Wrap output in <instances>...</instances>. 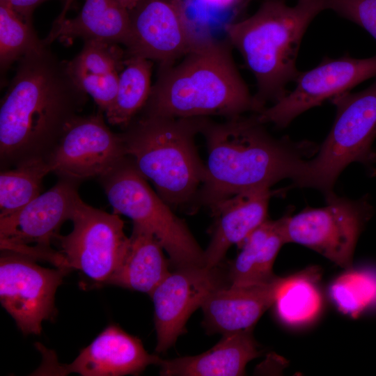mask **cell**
I'll use <instances>...</instances> for the list:
<instances>
[{"mask_svg": "<svg viewBox=\"0 0 376 376\" xmlns=\"http://www.w3.org/2000/svg\"><path fill=\"white\" fill-rule=\"evenodd\" d=\"M285 244L282 219L266 220L240 245L241 251L228 267L230 285H249L274 279L277 276L273 265Z\"/></svg>", "mask_w": 376, "mask_h": 376, "instance_id": "cell-23", "label": "cell"}, {"mask_svg": "<svg viewBox=\"0 0 376 376\" xmlns=\"http://www.w3.org/2000/svg\"><path fill=\"white\" fill-rule=\"evenodd\" d=\"M164 251L151 232L133 224L125 253L109 284L150 295L170 272Z\"/></svg>", "mask_w": 376, "mask_h": 376, "instance_id": "cell-22", "label": "cell"}, {"mask_svg": "<svg viewBox=\"0 0 376 376\" xmlns=\"http://www.w3.org/2000/svg\"><path fill=\"white\" fill-rule=\"evenodd\" d=\"M221 265L175 269L151 292L157 352H165L175 345L185 331L191 315L201 307L210 294L230 285L228 267Z\"/></svg>", "mask_w": 376, "mask_h": 376, "instance_id": "cell-15", "label": "cell"}, {"mask_svg": "<svg viewBox=\"0 0 376 376\" xmlns=\"http://www.w3.org/2000/svg\"><path fill=\"white\" fill-rule=\"evenodd\" d=\"M47 1L49 0H0V3L10 6L25 21L31 24L33 10ZM63 1L64 3L65 0Z\"/></svg>", "mask_w": 376, "mask_h": 376, "instance_id": "cell-30", "label": "cell"}, {"mask_svg": "<svg viewBox=\"0 0 376 376\" xmlns=\"http://www.w3.org/2000/svg\"><path fill=\"white\" fill-rule=\"evenodd\" d=\"M256 114L226 118H205L201 134L205 139L207 160L197 205L212 210L239 193L269 188L285 178L299 185L311 144L272 136Z\"/></svg>", "mask_w": 376, "mask_h": 376, "instance_id": "cell-2", "label": "cell"}, {"mask_svg": "<svg viewBox=\"0 0 376 376\" xmlns=\"http://www.w3.org/2000/svg\"><path fill=\"white\" fill-rule=\"evenodd\" d=\"M130 14L125 56L171 65L190 52L201 36L191 25L183 0H141Z\"/></svg>", "mask_w": 376, "mask_h": 376, "instance_id": "cell-12", "label": "cell"}, {"mask_svg": "<svg viewBox=\"0 0 376 376\" xmlns=\"http://www.w3.org/2000/svg\"><path fill=\"white\" fill-rule=\"evenodd\" d=\"M325 9V0H297L292 6L283 0H265L251 16L226 25L228 42L256 79L259 111L287 93L299 72L296 61L304 35Z\"/></svg>", "mask_w": 376, "mask_h": 376, "instance_id": "cell-4", "label": "cell"}, {"mask_svg": "<svg viewBox=\"0 0 376 376\" xmlns=\"http://www.w3.org/2000/svg\"><path fill=\"white\" fill-rule=\"evenodd\" d=\"M326 9L357 24L376 40V0H325Z\"/></svg>", "mask_w": 376, "mask_h": 376, "instance_id": "cell-29", "label": "cell"}, {"mask_svg": "<svg viewBox=\"0 0 376 376\" xmlns=\"http://www.w3.org/2000/svg\"><path fill=\"white\" fill-rule=\"evenodd\" d=\"M336 108L333 126L318 155L307 160L299 187H313L327 196L343 169L360 162L373 171L376 152V77L366 89L331 100Z\"/></svg>", "mask_w": 376, "mask_h": 376, "instance_id": "cell-7", "label": "cell"}, {"mask_svg": "<svg viewBox=\"0 0 376 376\" xmlns=\"http://www.w3.org/2000/svg\"><path fill=\"white\" fill-rule=\"evenodd\" d=\"M316 270H305L284 277L274 304L280 319L297 324L311 320L318 313L321 298L315 281Z\"/></svg>", "mask_w": 376, "mask_h": 376, "instance_id": "cell-26", "label": "cell"}, {"mask_svg": "<svg viewBox=\"0 0 376 376\" xmlns=\"http://www.w3.org/2000/svg\"><path fill=\"white\" fill-rule=\"evenodd\" d=\"M76 0H65L63 3V9L58 17L55 20L54 24H58L61 23L65 18L68 11L70 9L71 6Z\"/></svg>", "mask_w": 376, "mask_h": 376, "instance_id": "cell-32", "label": "cell"}, {"mask_svg": "<svg viewBox=\"0 0 376 376\" xmlns=\"http://www.w3.org/2000/svg\"><path fill=\"white\" fill-rule=\"evenodd\" d=\"M79 182L59 178L56 184L18 211L0 217L1 250L42 260L64 269L58 250L52 247L59 230L71 220L81 198Z\"/></svg>", "mask_w": 376, "mask_h": 376, "instance_id": "cell-8", "label": "cell"}, {"mask_svg": "<svg viewBox=\"0 0 376 376\" xmlns=\"http://www.w3.org/2000/svg\"><path fill=\"white\" fill-rule=\"evenodd\" d=\"M141 0H120L123 5L129 10H132Z\"/></svg>", "mask_w": 376, "mask_h": 376, "instance_id": "cell-33", "label": "cell"}, {"mask_svg": "<svg viewBox=\"0 0 376 376\" xmlns=\"http://www.w3.org/2000/svg\"><path fill=\"white\" fill-rule=\"evenodd\" d=\"M152 61L130 57L119 75L118 91L111 108L105 113L111 125L125 128L146 105L150 94Z\"/></svg>", "mask_w": 376, "mask_h": 376, "instance_id": "cell-24", "label": "cell"}, {"mask_svg": "<svg viewBox=\"0 0 376 376\" xmlns=\"http://www.w3.org/2000/svg\"><path fill=\"white\" fill-rule=\"evenodd\" d=\"M284 277L244 286L228 285L210 294L201 306L203 324L210 333L226 334L253 328L274 304Z\"/></svg>", "mask_w": 376, "mask_h": 376, "instance_id": "cell-17", "label": "cell"}, {"mask_svg": "<svg viewBox=\"0 0 376 376\" xmlns=\"http://www.w3.org/2000/svg\"><path fill=\"white\" fill-rule=\"evenodd\" d=\"M161 360L158 356L149 354L139 338L110 325L82 349L71 363L58 365V368L42 373H73L84 376L138 375L150 365H159Z\"/></svg>", "mask_w": 376, "mask_h": 376, "instance_id": "cell-16", "label": "cell"}, {"mask_svg": "<svg viewBox=\"0 0 376 376\" xmlns=\"http://www.w3.org/2000/svg\"><path fill=\"white\" fill-rule=\"evenodd\" d=\"M46 44L32 27L10 6L0 3V66L4 72L15 61Z\"/></svg>", "mask_w": 376, "mask_h": 376, "instance_id": "cell-27", "label": "cell"}, {"mask_svg": "<svg viewBox=\"0 0 376 376\" xmlns=\"http://www.w3.org/2000/svg\"><path fill=\"white\" fill-rule=\"evenodd\" d=\"M125 60V52L117 44L87 41L68 66L74 80L106 113L115 101Z\"/></svg>", "mask_w": 376, "mask_h": 376, "instance_id": "cell-21", "label": "cell"}, {"mask_svg": "<svg viewBox=\"0 0 376 376\" xmlns=\"http://www.w3.org/2000/svg\"><path fill=\"white\" fill-rule=\"evenodd\" d=\"M205 5L219 9H226L233 6L240 0H201Z\"/></svg>", "mask_w": 376, "mask_h": 376, "instance_id": "cell-31", "label": "cell"}, {"mask_svg": "<svg viewBox=\"0 0 376 376\" xmlns=\"http://www.w3.org/2000/svg\"><path fill=\"white\" fill-rule=\"evenodd\" d=\"M52 172L47 159L24 162L0 173V217L11 214L40 194L44 178Z\"/></svg>", "mask_w": 376, "mask_h": 376, "instance_id": "cell-25", "label": "cell"}, {"mask_svg": "<svg viewBox=\"0 0 376 376\" xmlns=\"http://www.w3.org/2000/svg\"><path fill=\"white\" fill-rule=\"evenodd\" d=\"M372 77H376V55L366 58L349 55L324 58L316 67L299 71L292 91L255 114L263 124L285 127L304 111Z\"/></svg>", "mask_w": 376, "mask_h": 376, "instance_id": "cell-11", "label": "cell"}, {"mask_svg": "<svg viewBox=\"0 0 376 376\" xmlns=\"http://www.w3.org/2000/svg\"><path fill=\"white\" fill-rule=\"evenodd\" d=\"M339 309L353 317L376 301V276L362 271H349L338 277L330 289Z\"/></svg>", "mask_w": 376, "mask_h": 376, "instance_id": "cell-28", "label": "cell"}, {"mask_svg": "<svg viewBox=\"0 0 376 376\" xmlns=\"http://www.w3.org/2000/svg\"><path fill=\"white\" fill-rule=\"evenodd\" d=\"M327 205L306 208L294 216L281 217L285 242L304 245L350 269L357 240L373 214L366 196L358 200L331 193Z\"/></svg>", "mask_w": 376, "mask_h": 376, "instance_id": "cell-9", "label": "cell"}, {"mask_svg": "<svg viewBox=\"0 0 376 376\" xmlns=\"http://www.w3.org/2000/svg\"><path fill=\"white\" fill-rule=\"evenodd\" d=\"M46 45L19 59L1 102L0 162L3 170L47 159L87 102L68 62Z\"/></svg>", "mask_w": 376, "mask_h": 376, "instance_id": "cell-1", "label": "cell"}, {"mask_svg": "<svg viewBox=\"0 0 376 376\" xmlns=\"http://www.w3.org/2000/svg\"><path fill=\"white\" fill-rule=\"evenodd\" d=\"M102 111L79 116L47 158L52 172L77 182L104 175L126 157L120 134L106 125Z\"/></svg>", "mask_w": 376, "mask_h": 376, "instance_id": "cell-14", "label": "cell"}, {"mask_svg": "<svg viewBox=\"0 0 376 376\" xmlns=\"http://www.w3.org/2000/svg\"><path fill=\"white\" fill-rule=\"evenodd\" d=\"M205 118L141 115L120 134L127 156L171 207L197 205L206 166L195 138Z\"/></svg>", "mask_w": 376, "mask_h": 376, "instance_id": "cell-5", "label": "cell"}, {"mask_svg": "<svg viewBox=\"0 0 376 376\" xmlns=\"http://www.w3.org/2000/svg\"><path fill=\"white\" fill-rule=\"evenodd\" d=\"M71 221L72 230L55 241L64 267L81 271L98 284H109L125 253L129 237L118 214H109L81 199Z\"/></svg>", "mask_w": 376, "mask_h": 376, "instance_id": "cell-10", "label": "cell"}, {"mask_svg": "<svg viewBox=\"0 0 376 376\" xmlns=\"http://www.w3.org/2000/svg\"><path fill=\"white\" fill-rule=\"evenodd\" d=\"M230 47L229 42L204 35L179 63L159 67L142 115L230 118L258 113Z\"/></svg>", "mask_w": 376, "mask_h": 376, "instance_id": "cell-3", "label": "cell"}, {"mask_svg": "<svg viewBox=\"0 0 376 376\" xmlns=\"http://www.w3.org/2000/svg\"><path fill=\"white\" fill-rule=\"evenodd\" d=\"M99 180L115 212L151 232L175 269L204 266V251L185 222L153 191L129 157Z\"/></svg>", "mask_w": 376, "mask_h": 376, "instance_id": "cell-6", "label": "cell"}, {"mask_svg": "<svg viewBox=\"0 0 376 376\" xmlns=\"http://www.w3.org/2000/svg\"><path fill=\"white\" fill-rule=\"evenodd\" d=\"M252 329L224 334L211 349L196 356L162 359L161 375L240 376L246 364L260 355Z\"/></svg>", "mask_w": 376, "mask_h": 376, "instance_id": "cell-19", "label": "cell"}, {"mask_svg": "<svg viewBox=\"0 0 376 376\" xmlns=\"http://www.w3.org/2000/svg\"><path fill=\"white\" fill-rule=\"evenodd\" d=\"M130 33V14L120 0H84L79 13L54 24L44 42L68 41L81 38L84 42L97 41L127 44Z\"/></svg>", "mask_w": 376, "mask_h": 376, "instance_id": "cell-20", "label": "cell"}, {"mask_svg": "<svg viewBox=\"0 0 376 376\" xmlns=\"http://www.w3.org/2000/svg\"><path fill=\"white\" fill-rule=\"evenodd\" d=\"M272 191L269 188L251 189L235 194L215 205V218L210 243L204 251V266L222 264L229 249L240 245L257 228L267 220Z\"/></svg>", "mask_w": 376, "mask_h": 376, "instance_id": "cell-18", "label": "cell"}, {"mask_svg": "<svg viewBox=\"0 0 376 376\" xmlns=\"http://www.w3.org/2000/svg\"><path fill=\"white\" fill-rule=\"evenodd\" d=\"M0 301L24 334L39 335L54 312V297L69 271L41 267L25 256L1 251Z\"/></svg>", "mask_w": 376, "mask_h": 376, "instance_id": "cell-13", "label": "cell"}]
</instances>
